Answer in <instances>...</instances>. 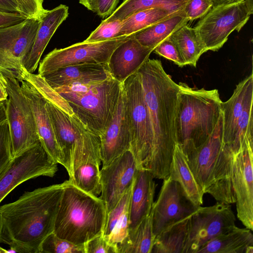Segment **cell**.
Segmentation results:
<instances>
[{
  "mask_svg": "<svg viewBox=\"0 0 253 253\" xmlns=\"http://www.w3.org/2000/svg\"><path fill=\"white\" fill-rule=\"evenodd\" d=\"M64 183L25 192L0 207V244L17 253H41V244L54 231Z\"/></svg>",
  "mask_w": 253,
  "mask_h": 253,
  "instance_id": "1",
  "label": "cell"
},
{
  "mask_svg": "<svg viewBox=\"0 0 253 253\" xmlns=\"http://www.w3.org/2000/svg\"><path fill=\"white\" fill-rule=\"evenodd\" d=\"M141 82L153 134L150 172L164 179L176 144L175 120L178 84L165 71L160 60L148 59L137 72Z\"/></svg>",
  "mask_w": 253,
  "mask_h": 253,
  "instance_id": "2",
  "label": "cell"
},
{
  "mask_svg": "<svg viewBox=\"0 0 253 253\" xmlns=\"http://www.w3.org/2000/svg\"><path fill=\"white\" fill-rule=\"evenodd\" d=\"M175 128L176 142L188 156L212 133L222 114L216 89L207 90L178 84Z\"/></svg>",
  "mask_w": 253,
  "mask_h": 253,
  "instance_id": "3",
  "label": "cell"
},
{
  "mask_svg": "<svg viewBox=\"0 0 253 253\" xmlns=\"http://www.w3.org/2000/svg\"><path fill=\"white\" fill-rule=\"evenodd\" d=\"M233 151L223 140V117L208 139L187 156L190 168L204 194L217 202L233 204L235 198L232 184Z\"/></svg>",
  "mask_w": 253,
  "mask_h": 253,
  "instance_id": "4",
  "label": "cell"
},
{
  "mask_svg": "<svg viewBox=\"0 0 253 253\" xmlns=\"http://www.w3.org/2000/svg\"><path fill=\"white\" fill-rule=\"evenodd\" d=\"M64 185L53 232L76 245L103 233L107 211L103 200L87 193L68 180Z\"/></svg>",
  "mask_w": 253,
  "mask_h": 253,
  "instance_id": "5",
  "label": "cell"
},
{
  "mask_svg": "<svg viewBox=\"0 0 253 253\" xmlns=\"http://www.w3.org/2000/svg\"><path fill=\"white\" fill-rule=\"evenodd\" d=\"M122 89V83L111 77L85 92L59 94L82 122L100 136L115 111Z\"/></svg>",
  "mask_w": 253,
  "mask_h": 253,
  "instance_id": "6",
  "label": "cell"
},
{
  "mask_svg": "<svg viewBox=\"0 0 253 253\" xmlns=\"http://www.w3.org/2000/svg\"><path fill=\"white\" fill-rule=\"evenodd\" d=\"M122 90L129 123L130 149L139 168L150 172L153 151V134L137 72L122 83Z\"/></svg>",
  "mask_w": 253,
  "mask_h": 253,
  "instance_id": "7",
  "label": "cell"
},
{
  "mask_svg": "<svg viewBox=\"0 0 253 253\" xmlns=\"http://www.w3.org/2000/svg\"><path fill=\"white\" fill-rule=\"evenodd\" d=\"M0 74L8 95L6 103V120L13 159L34 146L40 140L32 110L19 81L10 72Z\"/></svg>",
  "mask_w": 253,
  "mask_h": 253,
  "instance_id": "8",
  "label": "cell"
},
{
  "mask_svg": "<svg viewBox=\"0 0 253 253\" xmlns=\"http://www.w3.org/2000/svg\"><path fill=\"white\" fill-rule=\"evenodd\" d=\"M244 0L212 7L194 27L206 50L217 51L234 31L239 32L249 20Z\"/></svg>",
  "mask_w": 253,
  "mask_h": 253,
  "instance_id": "9",
  "label": "cell"
},
{
  "mask_svg": "<svg viewBox=\"0 0 253 253\" xmlns=\"http://www.w3.org/2000/svg\"><path fill=\"white\" fill-rule=\"evenodd\" d=\"M132 35L102 42L83 41L63 48H55L40 63L38 74L42 76L60 68L78 64L107 65L114 50Z\"/></svg>",
  "mask_w": 253,
  "mask_h": 253,
  "instance_id": "10",
  "label": "cell"
},
{
  "mask_svg": "<svg viewBox=\"0 0 253 253\" xmlns=\"http://www.w3.org/2000/svg\"><path fill=\"white\" fill-rule=\"evenodd\" d=\"M235 221L229 204L217 202L211 206L199 207L189 217L183 253H196L207 242L236 226Z\"/></svg>",
  "mask_w": 253,
  "mask_h": 253,
  "instance_id": "11",
  "label": "cell"
},
{
  "mask_svg": "<svg viewBox=\"0 0 253 253\" xmlns=\"http://www.w3.org/2000/svg\"><path fill=\"white\" fill-rule=\"evenodd\" d=\"M41 19L27 18L0 28V73L10 72L22 82L23 63L31 50Z\"/></svg>",
  "mask_w": 253,
  "mask_h": 253,
  "instance_id": "12",
  "label": "cell"
},
{
  "mask_svg": "<svg viewBox=\"0 0 253 253\" xmlns=\"http://www.w3.org/2000/svg\"><path fill=\"white\" fill-rule=\"evenodd\" d=\"M57 164L48 156L40 141L12 159L0 177V203L21 183L41 176L53 177Z\"/></svg>",
  "mask_w": 253,
  "mask_h": 253,
  "instance_id": "13",
  "label": "cell"
},
{
  "mask_svg": "<svg viewBox=\"0 0 253 253\" xmlns=\"http://www.w3.org/2000/svg\"><path fill=\"white\" fill-rule=\"evenodd\" d=\"M253 140L245 139L233 152L232 184L237 216L243 224L253 230Z\"/></svg>",
  "mask_w": 253,
  "mask_h": 253,
  "instance_id": "14",
  "label": "cell"
},
{
  "mask_svg": "<svg viewBox=\"0 0 253 253\" xmlns=\"http://www.w3.org/2000/svg\"><path fill=\"white\" fill-rule=\"evenodd\" d=\"M163 180L151 211L155 238L167 227L189 217L199 207L188 199L177 182L169 176Z\"/></svg>",
  "mask_w": 253,
  "mask_h": 253,
  "instance_id": "15",
  "label": "cell"
},
{
  "mask_svg": "<svg viewBox=\"0 0 253 253\" xmlns=\"http://www.w3.org/2000/svg\"><path fill=\"white\" fill-rule=\"evenodd\" d=\"M139 167L129 150L115 158L100 170L101 192L107 213L117 205L132 184Z\"/></svg>",
  "mask_w": 253,
  "mask_h": 253,
  "instance_id": "16",
  "label": "cell"
},
{
  "mask_svg": "<svg viewBox=\"0 0 253 253\" xmlns=\"http://www.w3.org/2000/svg\"><path fill=\"white\" fill-rule=\"evenodd\" d=\"M99 137L102 167L107 166L115 158L130 149L129 126L122 89L112 118Z\"/></svg>",
  "mask_w": 253,
  "mask_h": 253,
  "instance_id": "17",
  "label": "cell"
},
{
  "mask_svg": "<svg viewBox=\"0 0 253 253\" xmlns=\"http://www.w3.org/2000/svg\"><path fill=\"white\" fill-rule=\"evenodd\" d=\"M45 107L69 173L74 153L82 134L88 128L74 114L71 115L46 100Z\"/></svg>",
  "mask_w": 253,
  "mask_h": 253,
  "instance_id": "18",
  "label": "cell"
},
{
  "mask_svg": "<svg viewBox=\"0 0 253 253\" xmlns=\"http://www.w3.org/2000/svg\"><path fill=\"white\" fill-rule=\"evenodd\" d=\"M21 87L34 115L40 141L50 158L63 166L64 158L45 107L46 100L29 83L21 82Z\"/></svg>",
  "mask_w": 253,
  "mask_h": 253,
  "instance_id": "19",
  "label": "cell"
},
{
  "mask_svg": "<svg viewBox=\"0 0 253 253\" xmlns=\"http://www.w3.org/2000/svg\"><path fill=\"white\" fill-rule=\"evenodd\" d=\"M153 50L141 44L132 34L111 55L107 66L111 77L122 83L137 72Z\"/></svg>",
  "mask_w": 253,
  "mask_h": 253,
  "instance_id": "20",
  "label": "cell"
},
{
  "mask_svg": "<svg viewBox=\"0 0 253 253\" xmlns=\"http://www.w3.org/2000/svg\"><path fill=\"white\" fill-rule=\"evenodd\" d=\"M148 170L139 168L134 179L128 209V232L135 229L152 211L157 184Z\"/></svg>",
  "mask_w": 253,
  "mask_h": 253,
  "instance_id": "21",
  "label": "cell"
},
{
  "mask_svg": "<svg viewBox=\"0 0 253 253\" xmlns=\"http://www.w3.org/2000/svg\"><path fill=\"white\" fill-rule=\"evenodd\" d=\"M69 15V7L60 4L47 10L41 19L31 50L23 63L25 70L33 73L39 65L42 53L53 34Z\"/></svg>",
  "mask_w": 253,
  "mask_h": 253,
  "instance_id": "22",
  "label": "cell"
},
{
  "mask_svg": "<svg viewBox=\"0 0 253 253\" xmlns=\"http://www.w3.org/2000/svg\"><path fill=\"white\" fill-rule=\"evenodd\" d=\"M253 101V73L236 86L231 97L221 102L223 142L231 147L237 121L247 105Z\"/></svg>",
  "mask_w": 253,
  "mask_h": 253,
  "instance_id": "23",
  "label": "cell"
},
{
  "mask_svg": "<svg viewBox=\"0 0 253 253\" xmlns=\"http://www.w3.org/2000/svg\"><path fill=\"white\" fill-rule=\"evenodd\" d=\"M42 77L52 88L74 83L103 81L112 77L107 65L95 63L68 66Z\"/></svg>",
  "mask_w": 253,
  "mask_h": 253,
  "instance_id": "24",
  "label": "cell"
},
{
  "mask_svg": "<svg viewBox=\"0 0 253 253\" xmlns=\"http://www.w3.org/2000/svg\"><path fill=\"white\" fill-rule=\"evenodd\" d=\"M196 253H253L252 230L236 226L207 242Z\"/></svg>",
  "mask_w": 253,
  "mask_h": 253,
  "instance_id": "25",
  "label": "cell"
},
{
  "mask_svg": "<svg viewBox=\"0 0 253 253\" xmlns=\"http://www.w3.org/2000/svg\"><path fill=\"white\" fill-rule=\"evenodd\" d=\"M169 176L179 184L194 205L200 207L203 204L204 193L190 168L187 156L177 144L173 153Z\"/></svg>",
  "mask_w": 253,
  "mask_h": 253,
  "instance_id": "26",
  "label": "cell"
},
{
  "mask_svg": "<svg viewBox=\"0 0 253 253\" xmlns=\"http://www.w3.org/2000/svg\"><path fill=\"white\" fill-rule=\"evenodd\" d=\"M188 20L182 10L135 34L134 38L142 45L154 49Z\"/></svg>",
  "mask_w": 253,
  "mask_h": 253,
  "instance_id": "27",
  "label": "cell"
},
{
  "mask_svg": "<svg viewBox=\"0 0 253 253\" xmlns=\"http://www.w3.org/2000/svg\"><path fill=\"white\" fill-rule=\"evenodd\" d=\"M169 38L178 48L186 65L196 67L200 56L207 51L196 30L187 24L173 33Z\"/></svg>",
  "mask_w": 253,
  "mask_h": 253,
  "instance_id": "28",
  "label": "cell"
},
{
  "mask_svg": "<svg viewBox=\"0 0 253 253\" xmlns=\"http://www.w3.org/2000/svg\"><path fill=\"white\" fill-rule=\"evenodd\" d=\"M189 217L169 225L157 235L151 253H183Z\"/></svg>",
  "mask_w": 253,
  "mask_h": 253,
  "instance_id": "29",
  "label": "cell"
},
{
  "mask_svg": "<svg viewBox=\"0 0 253 253\" xmlns=\"http://www.w3.org/2000/svg\"><path fill=\"white\" fill-rule=\"evenodd\" d=\"M155 240L152 212L117 245L118 253H151Z\"/></svg>",
  "mask_w": 253,
  "mask_h": 253,
  "instance_id": "30",
  "label": "cell"
},
{
  "mask_svg": "<svg viewBox=\"0 0 253 253\" xmlns=\"http://www.w3.org/2000/svg\"><path fill=\"white\" fill-rule=\"evenodd\" d=\"M188 0H125L113 13L105 20L108 22L123 21L131 14L145 9L159 8L171 11L182 10Z\"/></svg>",
  "mask_w": 253,
  "mask_h": 253,
  "instance_id": "31",
  "label": "cell"
},
{
  "mask_svg": "<svg viewBox=\"0 0 253 253\" xmlns=\"http://www.w3.org/2000/svg\"><path fill=\"white\" fill-rule=\"evenodd\" d=\"M181 11H171L162 8H153L136 12L122 21L120 36L135 34Z\"/></svg>",
  "mask_w": 253,
  "mask_h": 253,
  "instance_id": "32",
  "label": "cell"
},
{
  "mask_svg": "<svg viewBox=\"0 0 253 253\" xmlns=\"http://www.w3.org/2000/svg\"><path fill=\"white\" fill-rule=\"evenodd\" d=\"M100 165L87 162L81 164L68 181L81 190L97 196L101 192Z\"/></svg>",
  "mask_w": 253,
  "mask_h": 253,
  "instance_id": "33",
  "label": "cell"
},
{
  "mask_svg": "<svg viewBox=\"0 0 253 253\" xmlns=\"http://www.w3.org/2000/svg\"><path fill=\"white\" fill-rule=\"evenodd\" d=\"M253 104L251 101L239 118L231 146L233 152L237 151L245 139H253Z\"/></svg>",
  "mask_w": 253,
  "mask_h": 253,
  "instance_id": "34",
  "label": "cell"
},
{
  "mask_svg": "<svg viewBox=\"0 0 253 253\" xmlns=\"http://www.w3.org/2000/svg\"><path fill=\"white\" fill-rule=\"evenodd\" d=\"M85 253L84 244L76 245L58 237L53 232L42 241L41 253Z\"/></svg>",
  "mask_w": 253,
  "mask_h": 253,
  "instance_id": "35",
  "label": "cell"
},
{
  "mask_svg": "<svg viewBox=\"0 0 253 253\" xmlns=\"http://www.w3.org/2000/svg\"><path fill=\"white\" fill-rule=\"evenodd\" d=\"M132 186V184L127 189L115 207L107 213L103 233L104 236L111 233L116 223L128 211Z\"/></svg>",
  "mask_w": 253,
  "mask_h": 253,
  "instance_id": "36",
  "label": "cell"
},
{
  "mask_svg": "<svg viewBox=\"0 0 253 253\" xmlns=\"http://www.w3.org/2000/svg\"><path fill=\"white\" fill-rule=\"evenodd\" d=\"M122 21L115 20L106 22L102 21L84 41L85 42H98L120 37Z\"/></svg>",
  "mask_w": 253,
  "mask_h": 253,
  "instance_id": "37",
  "label": "cell"
},
{
  "mask_svg": "<svg viewBox=\"0 0 253 253\" xmlns=\"http://www.w3.org/2000/svg\"><path fill=\"white\" fill-rule=\"evenodd\" d=\"M12 160L10 132L6 120L0 125V177Z\"/></svg>",
  "mask_w": 253,
  "mask_h": 253,
  "instance_id": "38",
  "label": "cell"
},
{
  "mask_svg": "<svg viewBox=\"0 0 253 253\" xmlns=\"http://www.w3.org/2000/svg\"><path fill=\"white\" fill-rule=\"evenodd\" d=\"M212 7L210 0H188L183 11L188 21L191 22L204 16Z\"/></svg>",
  "mask_w": 253,
  "mask_h": 253,
  "instance_id": "39",
  "label": "cell"
},
{
  "mask_svg": "<svg viewBox=\"0 0 253 253\" xmlns=\"http://www.w3.org/2000/svg\"><path fill=\"white\" fill-rule=\"evenodd\" d=\"M157 54L173 61L179 67L186 65L178 48L168 38L158 44L154 49Z\"/></svg>",
  "mask_w": 253,
  "mask_h": 253,
  "instance_id": "40",
  "label": "cell"
},
{
  "mask_svg": "<svg viewBox=\"0 0 253 253\" xmlns=\"http://www.w3.org/2000/svg\"><path fill=\"white\" fill-rule=\"evenodd\" d=\"M19 13L27 18L41 19L47 11L43 6V0H16Z\"/></svg>",
  "mask_w": 253,
  "mask_h": 253,
  "instance_id": "41",
  "label": "cell"
},
{
  "mask_svg": "<svg viewBox=\"0 0 253 253\" xmlns=\"http://www.w3.org/2000/svg\"><path fill=\"white\" fill-rule=\"evenodd\" d=\"M85 253H118L117 246L109 243L103 233L84 244Z\"/></svg>",
  "mask_w": 253,
  "mask_h": 253,
  "instance_id": "42",
  "label": "cell"
},
{
  "mask_svg": "<svg viewBox=\"0 0 253 253\" xmlns=\"http://www.w3.org/2000/svg\"><path fill=\"white\" fill-rule=\"evenodd\" d=\"M128 211L116 223L111 233L104 236L110 244L117 246L127 235L128 233Z\"/></svg>",
  "mask_w": 253,
  "mask_h": 253,
  "instance_id": "43",
  "label": "cell"
},
{
  "mask_svg": "<svg viewBox=\"0 0 253 253\" xmlns=\"http://www.w3.org/2000/svg\"><path fill=\"white\" fill-rule=\"evenodd\" d=\"M120 0H96L93 12L102 18H107L116 9Z\"/></svg>",
  "mask_w": 253,
  "mask_h": 253,
  "instance_id": "44",
  "label": "cell"
},
{
  "mask_svg": "<svg viewBox=\"0 0 253 253\" xmlns=\"http://www.w3.org/2000/svg\"><path fill=\"white\" fill-rule=\"evenodd\" d=\"M27 19L19 13L0 12V28L19 23Z\"/></svg>",
  "mask_w": 253,
  "mask_h": 253,
  "instance_id": "45",
  "label": "cell"
},
{
  "mask_svg": "<svg viewBox=\"0 0 253 253\" xmlns=\"http://www.w3.org/2000/svg\"><path fill=\"white\" fill-rule=\"evenodd\" d=\"M0 12L19 13L16 0H0Z\"/></svg>",
  "mask_w": 253,
  "mask_h": 253,
  "instance_id": "46",
  "label": "cell"
},
{
  "mask_svg": "<svg viewBox=\"0 0 253 253\" xmlns=\"http://www.w3.org/2000/svg\"><path fill=\"white\" fill-rule=\"evenodd\" d=\"M8 97L5 82L0 73V102L6 101Z\"/></svg>",
  "mask_w": 253,
  "mask_h": 253,
  "instance_id": "47",
  "label": "cell"
},
{
  "mask_svg": "<svg viewBox=\"0 0 253 253\" xmlns=\"http://www.w3.org/2000/svg\"><path fill=\"white\" fill-rule=\"evenodd\" d=\"M6 103V101L0 102V125L7 120Z\"/></svg>",
  "mask_w": 253,
  "mask_h": 253,
  "instance_id": "48",
  "label": "cell"
},
{
  "mask_svg": "<svg viewBox=\"0 0 253 253\" xmlns=\"http://www.w3.org/2000/svg\"><path fill=\"white\" fill-rule=\"evenodd\" d=\"M212 4V7H214L223 5L228 4L239 1L241 0H210Z\"/></svg>",
  "mask_w": 253,
  "mask_h": 253,
  "instance_id": "49",
  "label": "cell"
},
{
  "mask_svg": "<svg viewBox=\"0 0 253 253\" xmlns=\"http://www.w3.org/2000/svg\"><path fill=\"white\" fill-rule=\"evenodd\" d=\"M96 0H79V2L87 9L93 11V6Z\"/></svg>",
  "mask_w": 253,
  "mask_h": 253,
  "instance_id": "50",
  "label": "cell"
},
{
  "mask_svg": "<svg viewBox=\"0 0 253 253\" xmlns=\"http://www.w3.org/2000/svg\"><path fill=\"white\" fill-rule=\"evenodd\" d=\"M246 7L249 12L252 15L253 13V0H244Z\"/></svg>",
  "mask_w": 253,
  "mask_h": 253,
  "instance_id": "51",
  "label": "cell"
},
{
  "mask_svg": "<svg viewBox=\"0 0 253 253\" xmlns=\"http://www.w3.org/2000/svg\"><path fill=\"white\" fill-rule=\"evenodd\" d=\"M17 253V251L13 248L10 247L9 249L6 250L0 247V253Z\"/></svg>",
  "mask_w": 253,
  "mask_h": 253,
  "instance_id": "52",
  "label": "cell"
}]
</instances>
